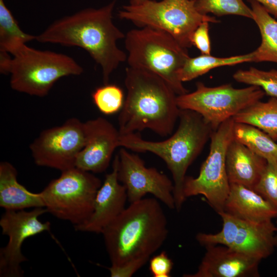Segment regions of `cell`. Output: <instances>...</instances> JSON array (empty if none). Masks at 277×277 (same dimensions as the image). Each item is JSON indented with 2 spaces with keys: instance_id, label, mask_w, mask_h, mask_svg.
Segmentation results:
<instances>
[{
  "instance_id": "2e32d148",
  "label": "cell",
  "mask_w": 277,
  "mask_h": 277,
  "mask_svg": "<svg viewBox=\"0 0 277 277\" xmlns=\"http://www.w3.org/2000/svg\"><path fill=\"white\" fill-rule=\"evenodd\" d=\"M118 155L113 160L112 169L105 176L94 201V209L84 223L74 226L76 231L101 233L106 227L126 208V189L118 179Z\"/></svg>"
},
{
  "instance_id": "1f68e13d",
  "label": "cell",
  "mask_w": 277,
  "mask_h": 277,
  "mask_svg": "<svg viewBox=\"0 0 277 277\" xmlns=\"http://www.w3.org/2000/svg\"><path fill=\"white\" fill-rule=\"evenodd\" d=\"M259 3L270 14L277 17V0H254Z\"/></svg>"
},
{
  "instance_id": "30bf717a",
  "label": "cell",
  "mask_w": 277,
  "mask_h": 277,
  "mask_svg": "<svg viewBox=\"0 0 277 277\" xmlns=\"http://www.w3.org/2000/svg\"><path fill=\"white\" fill-rule=\"evenodd\" d=\"M234 124L233 118H230L213 131L210 138L209 153L201 167L198 176H186L184 183L183 193L186 199L202 195L217 213L224 211L230 191L226 155L233 139Z\"/></svg>"
},
{
  "instance_id": "8992f818",
  "label": "cell",
  "mask_w": 277,
  "mask_h": 277,
  "mask_svg": "<svg viewBox=\"0 0 277 277\" xmlns=\"http://www.w3.org/2000/svg\"><path fill=\"white\" fill-rule=\"evenodd\" d=\"M124 39L129 67L159 75L177 95L188 92L180 73L189 55L187 49L172 36L162 30L145 27L129 30Z\"/></svg>"
},
{
  "instance_id": "7c38bea8",
  "label": "cell",
  "mask_w": 277,
  "mask_h": 277,
  "mask_svg": "<svg viewBox=\"0 0 277 277\" xmlns=\"http://www.w3.org/2000/svg\"><path fill=\"white\" fill-rule=\"evenodd\" d=\"M85 141L84 122L73 117L62 125L42 131L30 149L37 165L62 172L75 167Z\"/></svg>"
},
{
  "instance_id": "603a6c76",
  "label": "cell",
  "mask_w": 277,
  "mask_h": 277,
  "mask_svg": "<svg viewBox=\"0 0 277 277\" xmlns=\"http://www.w3.org/2000/svg\"><path fill=\"white\" fill-rule=\"evenodd\" d=\"M233 138L267 161L277 163V143L261 129L249 124L235 122Z\"/></svg>"
},
{
  "instance_id": "ffe728a7",
  "label": "cell",
  "mask_w": 277,
  "mask_h": 277,
  "mask_svg": "<svg viewBox=\"0 0 277 277\" xmlns=\"http://www.w3.org/2000/svg\"><path fill=\"white\" fill-rule=\"evenodd\" d=\"M17 172L10 163H0V206L5 210L44 207L40 192L28 190L17 180Z\"/></svg>"
},
{
  "instance_id": "44dd1931",
  "label": "cell",
  "mask_w": 277,
  "mask_h": 277,
  "mask_svg": "<svg viewBox=\"0 0 277 277\" xmlns=\"http://www.w3.org/2000/svg\"><path fill=\"white\" fill-rule=\"evenodd\" d=\"M252 19L258 26L261 36L260 45L252 52L254 62L277 63V21L258 2L248 0Z\"/></svg>"
},
{
  "instance_id": "484cf974",
  "label": "cell",
  "mask_w": 277,
  "mask_h": 277,
  "mask_svg": "<svg viewBox=\"0 0 277 277\" xmlns=\"http://www.w3.org/2000/svg\"><path fill=\"white\" fill-rule=\"evenodd\" d=\"M195 7L204 15H234L252 19L251 9L243 0H196Z\"/></svg>"
},
{
  "instance_id": "277c9868",
  "label": "cell",
  "mask_w": 277,
  "mask_h": 277,
  "mask_svg": "<svg viewBox=\"0 0 277 277\" xmlns=\"http://www.w3.org/2000/svg\"><path fill=\"white\" fill-rule=\"evenodd\" d=\"M179 121L174 134L162 141L144 140L138 132L120 134V147L135 152H150L165 162L172 176L175 206L178 211L186 199L183 186L187 170L213 131L203 117L192 110L180 109Z\"/></svg>"
},
{
  "instance_id": "7402d4cb",
  "label": "cell",
  "mask_w": 277,
  "mask_h": 277,
  "mask_svg": "<svg viewBox=\"0 0 277 277\" xmlns=\"http://www.w3.org/2000/svg\"><path fill=\"white\" fill-rule=\"evenodd\" d=\"M235 123L254 126L277 141V98L259 101L233 117Z\"/></svg>"
},
{
  "instance_id": "ac0fdd59",
  "label": "cell",
  "mask_w": 277,
  "mask_h": 277,
  "mask_svg": "<svg viewBox=\"0 0 277 277\" xmlns=\"http://www.w3.org/2000/svg\"><path fill=\"white\" fill-rule=\"evenodd\" d=\"M267 161L234 139L226 152V167L230 184L253 189L259 181Z\"/></svg>"
},
{
  "instance_id": "52a82bcc",
  "label": "cell",
  "mask_w": 277,
  "mask_h": 277,
  "mask_svg": "<svg viewBox=\"0 0 277 277\" xmlns=\"http://www.w3.org/2000/svg\"><path fill=\"white\" fill-rule=\"evenodd\" d=\"M195 1L146 0L137 5L123 6L118 16L138 28L148 27L164 31L187 49L192 46V35L202 23L220 22L215 17L200 13L195 7Z\"/></svg>"
},
{
  "instance_id": "d4e9b609",
  "label": "cell",
  "mask_w": 277,
  "mask_h": 277,
  "mask_svg": "<svg viewBox=\"0 0 277 277\" xmlns=\"http://www.w3.org/2000/svg\"><path fill=\"white\" fill-rule=\"evenodd\" d=\"M36 35L27 34L20 28L4 0H0V52L12 54Z\"/></svg>"
},
{
  "instance_id": "9a60e30c",
  "label": "cell",
  "mask_w": 277,
  "mask_h": 277,
  "mask_svg": "<svg viewBox=\"0 0 277 277\" xmlns=\"http://www.w3.org/2000/svg\"><path fill=\"white\" fill-rule=\"evenodd\" d=\"M86 141L75 167L92 173L108 168L113 153L120 147V133L107 120L99 117L84 122Z\"/></svg>"
},
{
  "instance_id": "7a4b0ae2",
  "label": "cell",
  "mask_w": 277,
  "mask_h": 277,
  "mask_svg": "<svg viewBox=\"0 0 277 277\" xmlns=\"http://www.w3.org/2000/svg\"><path fill=\"white\" fill-rule=\"evenodd\" d=\"M115 3L114 0L101 8L85 9L57 19L36 35L35 40L83 48L101 66L104 84H108L111 74L127 56L117 46L125 34L112 21Z\"/></svg>"
},
{
  "instance_id": "8fae6325",
  "label": "cell",
  "mask_w": 277,
  "mask_h": 277,
  "mask_svg": "<svg viewBox=\"0 0 277 277\" xmlns=\"http://www.w3.org/2000/svg\"><path fill=\"white\" fill-rule=\"evenodd\" d=\"M218 214L223 222L221 230L197 233L196 240L202 246L223 245L260 260L270 256L277 247L276 227L272 220L254 222L224 211Z\"/></svg>"
},
{
  "instance_id": "836d02e7",
  "label": "cell",
  "mask_w": 277,
  "mask_h": 277,
  "mask_svg": "<svg viewBox=\"0 0 277 277\" xmlns=\"http://www.w3.org/2000/svg\"><path fill=\"white\" fill-rule=\"evenodd\" d=\"M276 223H277V222H276ZM276 231H277V226H276Z\"/></svg>"
},
{
  "instance_id": "4fadbf2b",
  "label": "cell",
  "mask_w": 277,
  "mask_h": 277,
  "mask_svg": "<svg viewBox=\"0 0 277 277\" xmlns=\"http://www.w3.org/2000/svg\"><path fill=\"white\" fill-rule=\"evenodd\" d=\"M47 212L45 207L31 211L5 210L0 219L2 234L8 236L7 244L0 249V276L22 277L21 264L27 261L22 252L25 240L43 232L49 231V222H42L38 217Z\"/></svg>"
},
{
  "instance_id": "e0dca14e",
  "label": "cell",
  "mask_w": 277,
  "mask_h": 277,
  "mask_svg": "<svg viewBox=\"0 0 277 277\" xmlns=\"http://www.w3.org/2000/svg\"><path fill=\"white\" fill-rule=\"evenodd\" d=\"M206 252L197 271L184 277H256L261 260L223 245L205 246Z\"/></svg>"
},
{
  "instance_id": "d6986e66",
  "label": "cell",
  "mask_w": 277,
  "mask_h": 277,
  "mask_svg": "<svg viewBox=\"0 0 277 277\" xmlns=\"http://www.w3.org/2000/svg\"><path fill=\"white\" fill-rule=\"evenodd\" d=\"M230 185L224 212L254 222L270 221L277 217V209L256 191L243 185Z\"/></svg>"
},
{
  "instance_id": "5b68a950",
  "label": "cell",
  "mask_w": 277,
  "mask_h": 277,
  "mask_svg": "<svg viewBox=\"0 0 277 277\" xmlns=\"http://www.w3.org/2000/svg\"><path fill=\"white\" fill-rule=\"evenodd\" d=\"M11 55L0 52V72L10 74L12 89L31 95L45 96L61 78L83 72L82 67L66 54L36 50L26 44Z\"/></svg>"
},
{
  "instance_id": "f1b7e54d",
  "label": "cell",
  "mask_w": 277,
  "mask_h": 277,
  "mask_svg": "<svg viewBox=\"0 0 277 277\" xmlns=\"http://www.w3.org/2000/svg\"><path fill=\"white\" fill-rule=\"evenodd\" d=\"M254 190L277 209V163L267 161L266 167Z\"/></svg>"
},
{
  "instance_id": "ba28073f",
  "label": "cell",
  "mask_w": 277,
  "mask_h": 277,
  "mask_svg": "<svg viewBox=\"0 0 277 277\" xmlns=\"http://www.w3.org/2000/svg\"><path fill=\"white\" fill-rule=\"evenodd\" d=\"M40 193L47 212L74 226L91 216L101 180L92 172L76 167L62 171Z\"/></svg>"
},
{
  "instance_id": "9c48e42d",
  "label": "cell",
  "mask_w": 277,
  "mask_h": 277,
  "mask_svg": "<svg viewBox=\"0 0 277 277\" xmlns=\"http://www.w3.org/2000/svg\"><path fill=\"white\" fill-rule=\"evenodd\" d=\"M265 94L255 86L235 88L226 84L208 87L199 82L194 91L177 95L176 103L180 109L200 114L214 131L226 120L261 101Z\"/></svg>"
},
{
  "instance_id": "cb8c5ba5",
  "label": "cell",
  "mask_w": 277,
  "mask_h": 277,
  "mask_svg": "<svg viewBox=\"0 0 277 277\" xmlns=\"http://www.w3.org/2000/svg\"><path fill=\"white\" fill-rule=\"evenodd\" d=\"M252 61V52L227 57H219L211 54H203L194 57L189 56L180 71V77L183 83L189 82L216 68Z\"/></svg>"
},
{
  "instance_id": "f546056e",
  "label": "cell",
  "mask_w": 277,
  "mask_h": 277,
  "mask_svg": "<svg viewBox=\"0 0 277 277\" xmlns=\"http://www.w3.org/2000/svg\"><path fill=\"white\" fill-rule=\"evenodd\" d=\"M173 262L165 251L153 256L149 262V270L154 277H169Z\"/></svg>"
},
{
  "instance_id": "d6a6232c",
  "label": "cell",
  "mask_w": 277,
  "mask_h": 277,
  "mask_svg": "<svg viewBox=\"0 0 277 277\" xmlns=\"http://www.w3.org/2000/svg\"><path fill=\"white\" fill-rule=\"evenodd\" d=\"M146 0H130L129 4L137 5L141 4Z\"/></svg>"
},
{
  "instance_id": "6da1fadb",
  "label": "cell",
  "mask_w": 277,
  "mask_h": 277,
  "mask_svg": "<svg viewBox=\"0 0 277 277\" xmlns=\"http://www.w3.org/2000/svg\"><path fill=\"white\" fill-rule=\"evenodd\" d=\"M166 216L157 199L130 203L103 230L111 277H131L164 244L168 234Z\"/></svg>"
},
{
  "instance_id": "4316f807",
  "label": "cell",
  "mask_w": 277,
  "mask_h": 277,
  "mask_svg": "<svg viewBox=\"0 0 277 277\" xmlns=\"http://www.w3.org/2000/svg\"><path fill=\"white\" fill-rule=\"evenodd\" d=\"M233 78L238 82L259 87L270 97L277 98V69L264 71L250 67L238 70Z\"/></svg>"
},
{
  "instance_id": "5bb4252c",
  "label": "cell",
  "mask_w": 277,
  "mask_h": 277,
  "mask_svg": "<svg viewBox=\"0 0 277 277\" xmlns=\"http://www.w3.org/2000/svg\"><path fill=\"white\" fill-rule=\"evenodd\" d=\"M118 179L125 187L131 203L152 194L170 209H175L173 182L153 167L145 166L138 155L122 147L118 154Z\"/></svg>"
},
{
  "instance_id": "83f0119b",
  "label": "cell",
  "mask_w": 277,
  "mask_h": 277,
  "mask_svg": "<svg viewBox=\"0 0 277 277\" xmlns=\"http://www.w3.org/2000/svg\"><path fill=\"white\" fill-rule=\"evenodd\" d=\"M92 98L97 109L106 115L121 110L125 101L123 90L109 83L96 88L92 93Z\"/></svg>"
},
{
  "instance_id": "4dcf8cb0",
  "label": "cell",
  "mask_w": 277,
  "mask_h": 277,
  "mask_svg": "<svg viewBox=\"0 0 277 277\" xmlns=\"http://www.w3.org/2000/svg\"><path fill=\"white\" fill-rule=\"evenodd\" d=\"M209 22L202 23L193 32L191 39L194 46L203 54H210L211 43L209 34Z\"/></svg>"
},
{
  "instance_id": "3957f363",
  "label": "cell",
  "mask_w": 277,
  "mask_h": 277,
  "mask_svg": "<svg viewBox=\"0 0 277 277\" xmlns=\"http://www.w3.org/2000/svg\"><path fill=\"white\" fill-rule=\"evenodd\" d=\"M124 83L127 95L118 118L120 134L145 129L161 136L171 134L180 109L177 95L168 84L151 72L129 66Z\"/></svg>"
}]
</instances>
